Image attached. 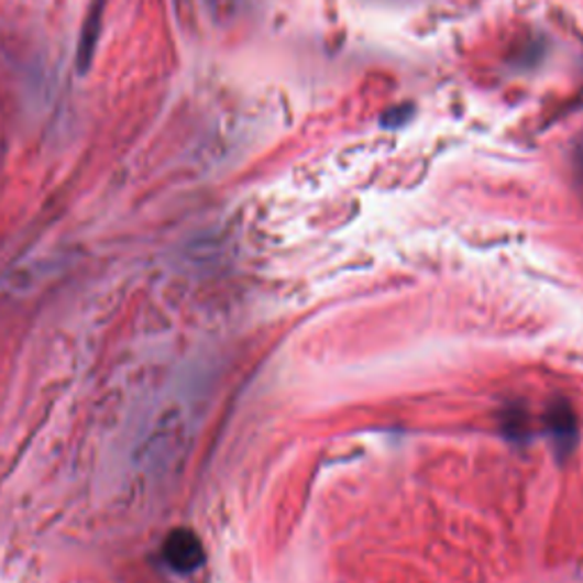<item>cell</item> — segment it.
Wrapping results in <instances>:
<instances>
[{"instance_id": "1", "label": "cell", "mask_w": 583, "mask_h": 583, "mask_svg": "<svg viewBox=\"0 0 583 583\" xmlns=\"http://www.w3.org/2000/svg\"><path fill=\"white\" fill-rule=\"evenodd\" d=\"M162 554H165V561L176 572L187 574L204 563V544L197 538V534H191L187 529H178L167 538Z\"/></svg>"}, {"instance_id": "2", "label": "cell", "mask_w": 583, "mask_h": 583, "mask_svg": "<svg viewBox=\"0 0 583 583\" xmlns=\"http://www.w3.org/2000/svg\"><path fill=\"white\" fill-rule=\"evenodd\" d=\"M547 429H549V436H552L559 459L565 461L572 453V449L576 444V436H579L576 413L572 410V406L565 399H559L549 406Z\"/></svg>"}, {"instance_id": "3", "label": "cell", "mask_w": 583, "mask_h": 583, "mask_svg": "<svg viewBox=\"0 0 583 583\" xmlns=\"http://www.w3.org/2000/svg\"><path fill=\"white\" fill-rule=\"evenodd\" d=\"M579 169H581V176H583V151H581V155H579Z\"/></svg>"}]
</instances>
